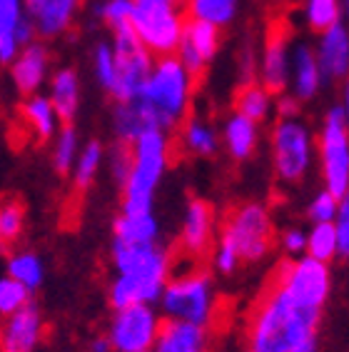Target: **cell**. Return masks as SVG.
Here are the masks:
<instances>
[{"label":"cell","mask_w":349,"mask_h":352,"mask_svg":"<svg viewBox=\"0 0 349 352\" xmlns=\"http://www.w3.org/2000/svg\"><path fill=\"white\" fill-rule=\"evenodd\" d=\"M174 150H180V153L192 157H212L220 150V135H217V130L205 118L190 116L177 128Z\"/></svg>","instance_id":"24"},{"label":"cell","mask_w":349,"mask_h":352,"mask_svg":"<svg viewBox=\"0 0 349 352\" xmlns=\"http://www.w3.org/2000/svg\"><path fill=\"white\" fill-rule=\"evenodd\" d=\"M21 122L38 142L53 140V138L60 133L63 125H65V122L60 120V116H58L53 100L47 98V93H35V95L23 98Z\"/></svg>","instance_id":"22"},{"label":"cell","mask_w":349,"mask_h":352,"mask_svg":"<svg viewBox=\"0 0 349 352\" xmlns=\"http://www.w3.org/2000/svg\"><path fill=\"white\" fill-rule=\"evenodd\" d=\"M275 245L272 215L262 203H240L225 212L212 250V265L232 275L242 263H257Z\"/></svg>","instance_id":"3"},{"label":"cell","mask_w":349,"mask_h":352,"mask_svg":"<svg viewBox=\"0 0 349 352\" xmlns=\"http://www.w3.org/2000/svg\"><path fill=\"white\" fill-rule=\"evenodd\" d=\"M137 8H148V6H182L185 8V0H133Z\"/></svg>","instance_id":"45"},{"label":"cell","mask_w":349,"mask_h":352,"mask_svg":"<svg viewBox=\"0 0 349 352\" xmlns=\"http://www.w3.org/2000/svg\"><path fill=\"white\" fill-rule=\"evenodd\" d=\"M108 160V150L100 140H87L82 145L78 163H75L73 173H70V183H73L75 192H85L90 185L98 180V173Z\"/></svg>","instance_id":"30"},{"label":"cell","mask_w":349,"mask_h":352,"mask_svg":"<svg viewBox=\"0 0 349 352\" xmlns=\"http://www.w3.org/2000/svg\"><path fill=\"white\" fill-rule=\"evenodd\" d=\"M93 73L95 80L108 95L115 93L117 85V58H115L113 43H98L93 50Z\"/></svg>","instance_id":"36"},{"label":"cell","mask_w":349,"mask_h":352,"mask_svg":"<svg viewBox=\"0 0 349 352\" xmlns=\"http://www.w3.org/2000/svg\"><path fill=\"white\" fill-rule=\"evenodd\" d=\"M319 160H322L324 188L344 197L349 192V128L342 105L329 108L319 133Z\"/></svg>","instance_id":"10"},{"label":"cell","mask_w":349,"mask_h":352,"mask_svg":"<svg viewBox=\"0 0 349 352\" xmlns=\"http://www.w3.org/2000/svg\"><path fill=\"white\" fill-rule=\"evenodd\" d=\"M337 235H339V255L349 258V192L339 200V212L335 220Z\"/></svg>","instance_id":"42"},{"label":"cell","mask_w":349,"mask_h":352,"mask_svg":"<svg viewBox=\"0 0 349 352\" xmlns=\"http://www.w3.org/2000/svg\"><path fill=\"white\" fill-rule=\"evenodd\" d=\"M292 85H295V98L300 100H309L315 98V93L322 85V68H319V60H317V53L309 45L300 43L295 47V55H292Z\"/></svg>","instance_id":"27"},{"label":"cell","mask_w":349,"mask_h":352,"mask_svg":"<svg viewBox=\"0 0 349 352\" xmlns=\"http://www.w3.org/2000/svg\"><path fill=\"white\" fill-rule=\"evenodd\" d=\"M237 8H240V0H185L188 18L217 28H227L235 21Z\"/></svg>","instance_id":"32"},{"label":"cell","mask_w":349,"mask_h":352,"mask_svg":"<svg viewBox=\"0 0 349 352\" xmlns=\"http://www.w3.org/2000/svg\"><path fill=\"white\" fill-rule=\"evenodd\" d=\"M272 165L277 180L297 185L312 165V135L297 118H280L272 128Z\"/></svg>","instance_id":"9"},{"label":"cell","mask_w":349,"mask_h":352,"mask_svg":"<svg viewBox=\"0 0 349 352\" xmlns=\"http://www.w3.org/2000/svg\"><path fill=\"white\" fill-rule=\"evenodd\" d=\"M210 347H212V327L165 318L153 352H210Z\"/></svg>","instance_id":"20"},{"label":"cell","mask_w":349,"mask_h":352,"mask_svg":"<svg viewBox=\"0 0 349 352\" xmlns=\"http://www.w3.org/2000/svg\"><path fill=\"white\" fill-rule=\"evenodd\" d=\"M344 13H347V18H349V0H344Z\"/></svg>","instance_id":"48"},{"label":"cell","mask_w":349,"mask_h":352,"mask_svg":"<svg viewBox=\"0 0 349 352\" xmlns=\"http://www.w3.org/2000/svg\"><path fill=\"white\" fill-rule=\"evenodd\" d=\"M25 232V208L18 197L0 200V250H13Z\"/></svg>","instance_id":"34"},{"label":"cell","mask_w":349,"mask_h":352,"mask_svg":"<svg viewBox=\"0 0 349 352\" xmlns=\"http://www.w3.org/2000/svg\"><path fill=\"white\" fill-rule=\"evenodd\" d=\"M162 320V312L148 302L120 307L113 310L105 338L110 340L115 352H148L157 342Z\"/></svg>","instance_id":"11"},{"label":"cell","mask_w":349,"mask_h":352,"mask_svg":"<svg viewBox=\"0 0 349 352\" xmlns=\"http://www.w3.org/2000/svg\"><path fill=\"white\" fill-rule=\"evenodd\" d=\"M344 116H347V128H349V78H347V82H344Z\"/></svg>","instance_id":"47"},{"label":"cell","mask_w":349,"mask_h":352,"mask_svg":"<svg viewBox=\"0 0 349 352\" xmlns=\"http://www.w3.org/2000/svg\"><path fill=\"white\" fill-rule=\"evenodd\" d=\"M307 255L315 260L329 263L339 255V235L335 223H315V228L307 232Z\"/></svg>","instance_id":"35"},{"label":"cell","mask_w":349,"mask_h":352,"mask_svg":"<svg viewBox=\"0 0 349 352\" xmlns=\"http://www.w3.org/2000/svg\"><path fill=\"white\" fill-rule=\"evenodd\" d=\"M300 98H292V95H277V116L280 118H297L300 116Z\"/></svg>","instance_id":"44"},{"label":"cell","mask_w":349,"mask_h":352,"mask_svg":"<svg viewBox=\"0 0 349 352\" xmlns=\"http://www.w3.org/2000/svg\"><path fill=\"white\" fill-rule=\"evenodd\" d=\"M195 85L197 78L185 68V63L177 55H165L155 60L153 73L135 100L145 108L155 128L170 133L190 118Z\"/></svg>","instance_id":"4"},{"label":"cell","mask_w":349,"mask_h":352,"mask_svg":"<svg viewBox=\"0 0 349 352\" xmlns=\"http://www.w3.org/2000/svg\"><path fill=\"white\" fill-rule=\"evenodd\" d=\"M275 3H287V0H275Z\"/></svg>","instance_id":"49"},{"label":"cell","mask_w":349,"mask_h":352,"mask_svg":"<svg viewBox=\"0 0 349 352\" xmlns=\"http://www.w3.org/2000/svg\"><path fill=\"white\" fill-rule=\"evenodd\" d=\"M272 283L284 290L297 305L309 307V310L322 312L324 302L332 290V278H329V263L315 258H295L284 260L272 275Z\"/></svg>","instance_id":"7"},{"label":"cell","mask_w":349,"mask_h":352,"mask_svg":"<svg viewBox=\"0 0 349 352\" xmlns=\"http://www.w3.org/2000/svg\"><path fill=\"white\" fill-rule=\"evenodd\" d=\"M339 200H342V197H337L335 192H329L327 188L319 190V192L312 197V203H309V208H307L309 217H312L315 223H335L337 212H339Z\"/></svg>","instance_id":"41"},{"label":"cell","mask_w":349,"mask_h":352,"mask_svg":"<svg viewBox=\"0 0 349 352\" xmlns=\"http://www.w3.org/2000/svg\"><path fill=\"white\" fill-rule=\"evenodd\" d=\"M108 168H110V177L122 188L130 175V168H133V145L115 140V145L108 150Z\"/></svg>","instance_id":"40"},{"label":"cell","mask_w":349,"mask_h":352,"mask_svg":"<svg viewBox=\"0 0 349 352\" xmlns=\"http://www.w3.org/2000/svg\"><path fill=\"white\" fill-rule=\"evenodd\" d=\"M217 232L220 228H217L215 208L202 197H190L177 237V250L182 258H188L190 263H200L202 258H207L215 250Z\"/></svg>","instance_id":"13"},{"label":"cell","mask_w":349,"mask_h":352,"mask_svg":"<svg viewBox=\"0 0 349 352\" xmlns=\"http://www.w3.org/2000/svg\"><path fill=\"white\" fill-rule=\"evenodd\" d=\"M115 278L110 283V305L113 310L128 305L160 302L162 290L172 278V252L160 243L150 245H128L113 240L110 245Z\"/></svg>","instance_id":"2"},{"label":"cell","mask_w":349,"mask_h":352,"mask_svg":"<svg viewBox=\"0 0 349 352\" xmlns=\"http://www.w3.org/2000/svg\"><path fill=\"white\" fill-rule=\"evenodd\" d=\"M260 82L272 95H282L289 82V21L275 15L264 30V45L260 55Z\"/></svg>","instance_id":"14"},{"label":"cell","mask_w":349,"mask_h":352,"mask_svg":"<svg viewBox=\"0 0 349 352\" xmlns=\"http://www.w3.org/2000/svg\"><path fill=\"white\" fill-rule=\"evenodd\" d=\"M174 153V140L168 130L153 128L133 142V168L120 188V212H153L155 190L168 173Z\"/></svg>","instance_id":"5"},{"label":"cell","mask_w":349,"mask_h":352,"mask_svg":"<svg viewBox=\"0 0 349 352\" xmlns=\"http://www.w3.org/2000/svg\"><path fill=\"white\" fill-rule=\"evenodd\" d=\"M47 98L53 100L58 116L65 125H73V120L80 113V102H82V85H80V75L78 70L70 68V65H60L55 68L50 75V82H47Z\"/></svg>","instance_id":"21"},{"label":"cell","mask_w":349,"mask_h":352,"mask_svg":"<svg viewBox=\"0 0 349 352\" xmlns=\"http://www.w3.org/2000/svg\"><path fill=\"white\" fill-rule=\"evenodd\" d=\"M45 338V320L30 302L10 318L0 320V352H35Z\"/></svg>","instance_id":"19"},{"label":"cell","mask_w":349,"mask_h":352,"mask_svg":"<svg viewBox=\"0 0 349 352\" xmlns=\"http://www.w3.org/2000/svg\"><path fill=\"white\" fill-rule=\"evenodd\" d=\"M113 47H115V58H117V85H115V93L110 98L115 102L135 100L140 95L142 85L148 82L157 58L142 45L133 28L115 33Z\"/></svg>","instance_id":"12"},{"label":"cell","mask_w":349,"mask_h":352,"mask_svg":"<svg viewBox=\"0 0 349 352\" xmlns=\"http://www.w3.org/2000/svg\"><path fill=\"white\" fill-rule=\"evenodd\" d=\"M102 25L108 28L110 33H120L133 28V15H135V3L133 0H102L98 8Z\"/></svg>","instance_id":"39"},{"label":"cell","mask_w":349,"mask_h":352,"mask_svg":"<svg viewBox=\"0 0 349 352\" xmlns=\"http://www.w3.org/2000/svg\"><path fill=\"white\" fill-rule=\"evenodd\" d=\"M188 21L190 18L182 6H135L133 30L155 58H165L177 55Z\"/></svg>","instance_id":"8"},{"label":"cell","mask_w":349,"mask_h":352,"mask_svg":"<svg viewBox=\"0 0 349 352\" xmlns=\"http://www.w3.org/2000/svg\"><path fill=\"white\" fill-rule=\"evenodd\" d=\"M319 310L297 305L272 280L249 310L245 340L249 352H317Z\"/></svg>","instance_id":"1"},{"label":"cell","mask_w":349,"mask_h":352,"mask_svg":"<svg viewBox=\"0 0 349 352\" xmlns=\"http://www.w3.org/2000/svg\"><path fill=\"white\" fill-rule=\"evenodd\" d=\"M157 305L162 318L185 320L205 327H215V322L222 318V302L215 292L212 275L197 263L172 272Z\"/></svg>","instance_id":"6"},{"label":"cell","mask_w":349,"mask_h":352,"mask_svg":"<svg viewBox=\"0 0 349 352\" xmlns=\"http://www.w3.org/2000/svg\"><path fill=\"white\" fill-rule=\"evenodd\" d=\"M38 41L25 0H0V65L10 68L27 43Z\"/></svg>","instance_id":"16"},{"label":"cell","mask_w":349,"mask_h":352,"mask_svg":"<svg viewBox=\"0 0 349 352\" xmlns=\"http://www.w3.org/2000/svg\"><path fill=\"white\" fill-rule=\"evenodd\" d=\"M317 60L327 80L349 78V30L342 23L322 33V41L317 47Z\"/></svg>","instance_id":"23"},{"label":"cell","mask_w":349,"mask_h":352,"mask_svg":"<svg viewBox=\"0 0 349 352\" xmlns=\"http://www.w3.org/2000/svg\"><path fill=\"white\" fill-rule=\"evenodd\" d=\"M339 15H342L339 0H307V6H304L307 25L319 35L327 33L329 28L339 25Z\"/></svg>","instance_id":"37"},{"label":"cell","mask_w":349,"mask_h":352,"mask_svg":"<svg viewBox=\"0 0 349 352\" xmlns=\"http://www.w3.org/2000/svg\"><path fill=\"white\" fill-rule=\"evenodd\" d=\"M30 295L33 292L27 290L25 285L18 283V280L10 278L5 272L0 278V320L10 318V315H15V312L23 310L25 305H30Z\"/></svg>","instance_id":"38"},{"label":"cell","mask_w":349,"mask_h":352,"mask_svg":"<svg viewBox=\"0 0 349 352\" xmlns=\"http://www.w3.org/2000/svg\"><path fill=\"white\" fill-rule=\"evenodd\" d=\"M272 105H275V95L269 93L262 82H242L235 93V113L255 122L264 120L272 113Z\"/></svg>","instance_id":"31"},{"label":"cell","mask_w":349,"mask_h":352,"mask_svg":"<svg viewBox=\"0 0 349 352\" xmlns=\"http://www.w3.org/2000/svg\"><path fill=\"white\" fill-rule=\"evenodd\" d=\"M80 135L73 125H63L60 133L50 140V163H53L55 173L60 175H70L78 163V155H80Z\"/></svg>","instance_id":"33"},{"label":"cell","mask_w":349,"mask_h":352,"mask_svg":"<svg viewBox=\"0 0 349 352\" xmlns=\"http://www.w3.org/2000/svg\"><path fill=\"white\" fill-rule=\"evenodd\" d=\"M25 6L38 38L50 43L73 30L82 0H25Z\"/></svg>","instance_id":"18"},{"label":"cell","mask_w":349,"mask_h":352,"mask_svg":"<svg viewBox=\"0 0 349 352\" xmlns=\"http://www.w3.org/2000/svg\"><path fill=\"white\" fill-rule=\"evenodd\" d=\"M10 82L13 88L27 98V95L43 93V88H47L50 75H53V53L47 47L45 41H33L23 47L18 58L10 63Z\"/></svg>","instance_id":"15"},{"label":"cell","mask_w":349,"mask_h":352,"mask_svg":"<svg viewBox=\"0 0 349 352\" xmlns=\"http://www.w3.org/2000/svg\"><path fill=\"white\" fill-rule=\"evenodd\" d=\"M220 30L222 28L192 21V18L185 25V35H182V43L177 47V58L185 63V68L195 75L197 80L205 75V70L210 68V63L215 60L217 50H220Z\"/></svg>","instance_id":"17"},{"label":"cell","mask_w":349,"mask_h":352,"mask_svg":"<svg viewBox=\"0 0 349 352\" xmlns=\"http://www.w3.org/2000/svg\"><path fill=\"white\" fill-rule=\"evenodd\" d=\"M5 272L10 278L18 280V283L25 285L30 292H35L45 283V265H43L41 255L33 250H21V248L8 250Z\"/></svg>","instance_id":"29"},{"label":"cell","mask_w":349,"mask_h":352,"mask_svg":"<svg viewBox=\"0 0 349 352\" xmlns=\"http://www.w3.org/2000/svg\"><path fill=\"white\" fill-rule=\"evenodd\" d=\"M90 352H115V350H113V345H110L108 338H98V340H93Z\"/></svg>","instance_id":"46"},{"label":"cell","mask_w":349,"mask_h":352,"mask_svg":"<svg viewBox=\"0 0 349 352\" xmlns=\"http://www.w3.org/2000/svg\"><path fill=\"white\" fill-rule=\"evenodd\" d=\"M282 248L287 255H302V252H307V232L297 230V228L287 230L282 235Z\"/></svg>","instance_id":"43"},{"label":"cell","mask_w":349,"mask_h":352,"mask_svg":"<svg viewBox=\"0 0 349 352\" xmlns=\"http://www.w3.org/2000/svg\"><path fill=\"white\" fill-rule=\"evenodd\" d=\"M153 120L137 100H117L113 108V133L115 140L133 145L142 133L153 130Z\"/></svg>","instance_id":"26"},{"label":"cell","mask_w":349,"mask_h":352,"mask_svg":"<svg viewBox=\"0 0 349 352\" xmlns=\"http://www.w3.org/2000/svg\"><path fill=\"white\" fill-rule=\"evenodd\" d=\"M113 240L128 245H150L160 243V223L153 212H120L115 217Z\"/></svg>","instance_id":"25"},{"label":"cell","mask_w":349,"mask_h":352,"mask_svg":"<svg viewBox=\"0 0 349 352\" xmlns=\"http://www.w3.org/2000/svg\"><path fill=\"white\" fill-rule=\"evenodd\" d=\"M148 352H153V350H148Z\"/></svg>","instance_id":"50"},{"label":"cell","mask_w":349,"mask_h":352,"mask_svg":"<svg viewBox=\"0 0 349 352\" xmlns=\"http://www.w3.org/2000/svg\"><path fill=\"white\" fill-rule=\"evenodd\" d=\"M222 142H225L229 157L247 160L257 148V122L240 113H232L222 125Z\"/></svg>","instance_id":"28"}]
</instances>
